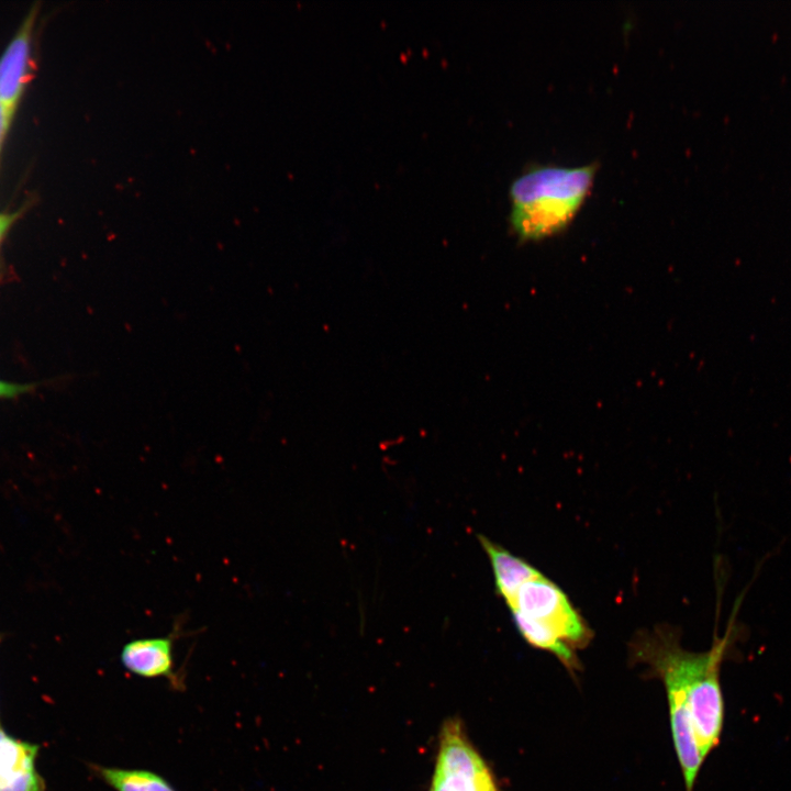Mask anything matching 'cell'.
<instances>
[{
    "mask_svg": "<svg viewBox=\"0 0 791 791\" xmlns=\"http://www.w3.org/2000/svg\"><path fill=\"white\" fill-rule=\"evenodd\" d=\"M729 633L704 653L683 649L677 631L668 625L640 631L631 642L634 661L646 664L665 687L684 695L703 759L717 745L722 732L724 704L718 676Z\"/></svg>",
    "mask_w": 791,
    "mask_h": 791,
    "instance_id": "cell-1",
    "label": "cell"
},
{
    "mask_svg": "<svg viewBox=\"0 0 791 791\" xmlns=\"http://www.w3.org/2000/svg\"><path fill=\"white\" fill-rule=\"evenodd\" d=\"M521 636L553 654L566 668H579L577 651L593 632L567 593L528 561L517 582L501 597Z\"/></svg>",
    "mask_w": 791,
    "mask_h": 791,
    "instance_id": "cell-2",
    "label": "cell"
},
{
    "mask_svg": "<svg viewBox=\"0 0 791 791\" xmlns=\"http://www.w3.org/2000/svg\"><path fill=\"white\" fill-rule=\"evenodd\" d=\"M595 164L534 165L510 186V223L522 239H541L564 230L588 197Z\"/></svg>",
    "mask_w": 791,
    "mask_h": 791,
    "instance_id": "cell-3",
    "label": "cell"
},
{
    "mask_svg": "<svg viewBox=\"0 0 791 791\" xmlns=\"http://www.w3.org/2000/svg\"><path fill=\"white\" fill-rule=\"evenodd\" d=\"M430 791H498L490 769L456 717L442 725Z\"/></svg>",
    "mask_w": 791,
    "mask_h": 791,
    "instance_id": "cell-4",
    "label": "cell"
},
{
    "mask_svg": "<svg viewBox=\"0 0 791 791\" xmlns=\"http://www.w3.org/2000/svg\"><path fill=\"white\" fill-rule=\"evenodd\" d=\"M177 633L130 640L120 654L122 666L135 676L146 679L161 678L175 690L183 689L182 677L174 670V642Z\"/></svg>",
    "mask_w": 791,
    "mask_h": 791,
    "instance_id": "cell-5",
    "label": "cell"
},
{
    "mask_svg": "<svg viewBox=\"0 0 791 791\" xmlns=\"http://www.w3.org/2000/svg\"><path fill=\"white\" fill-rule=\"evenodd\" d=\"M34 20L31 11L0 57V100L12 115L30 77Z\"/></svg>",
    "mask_w": 791,
    "mask_h": 791,
    "instance_id": "cell-6",
    "label": "cell"
},
{
    "mask_svg": "<svg viewBox=\"0 0 791 791\" xmlns=\"http://www.w3.org/2000/svg\"><path fill=\"white\" fill-rule=\"evenodd\" d=\"M40 747L15 738L0 727V791H45L36 769Z\"/></svg>",
    "mask_w": 791,
    "mask_h": 791,
    "instance_id": "cell-7",
    "label": "cell"
},
{
    "mask_svg": "<svg viewBox=\"0 0 791 791\" xmlns=\"http://www.w3.org/2000/svg\"><path fill=\"white\" fill-rule=\"evenodd\" d=\"M90 769L114 791H178L166 778L152 770L97 764H90Z\"/></svg>",
    "mask_w": 791,
    "mask_h": 791,
    "instance_id": "cell-8",
    "label": "cell"
},
{
    "mask_svg": "<svg viewBox=\"0 0 791 791\" xmlns=\"http://www.w3.org/2000/svg\"><path fill=\"white\" fill-rule=\"evenodd\" d=\"M31 389V386L19 385L0 380V399L14 398L19 394L25 393Z\"/></svg>",
    "mask_w": 791,
    "mask_h": 791,
    "instance_id": "cell-9",
    "label": "cell"
},
{
    "mask_svg": "<svg viewBox=\"0 0 791 791\" xmlns=\"http://www.w3.org/2000/svg\"><path fill=\"white\" fill-rule=\"evenodd\" d=\"M12 114L5 109L0 100V151L4 141L5 134L9 130Z\"/></svg>",
    "mask_w": 791,
    "mask_h": 791,
    "instance_id": "cell-10",
    "label": "cell"
},
{
    "mask_svg": "<svg viewBox=\"0 0 791 791\" xmlns=\"http://www.w3.org/2000/svg\"><path fill=\"white\" fill-rule=\"evenodd\" d=\"M18 213H0V242L3 239L9 229L14 223Z\"/></svg>",
    "mask_w": 791,
    "mask_h": 791,
    "instance_id": "cell-11",
    "label": "cell"
},
{
    "mask_svg": "<svg viewBox=\"0 0 791 791\" xmlns=\"http://www.w3.org/2000/svg\"><path fill=\"white\" fill-rule=\"evenodd\" d=\"M0 640H1V636H0Z\"/></svg>",
    "mask_w": 791,
    "mask_h": 791,
    "instance_id": "cell-12",
    "label": "cell"
}]
</instances>
